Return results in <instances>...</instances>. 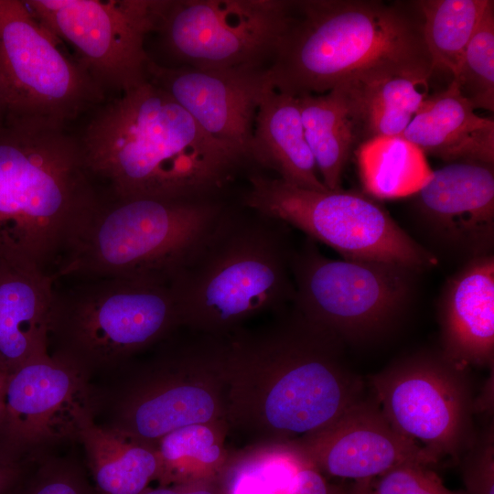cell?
<instances>
[{
	"label": "cell",
	"mask_w": 494,
	"mask_h": 494,
	"mask_svg": "<svg viewBox=\"0 0 494 494\" xmlns=\"http://www.w3.org/2000/svg\"><path fill=\"white\" fill-rule=\"evenodd\" d=\"M227 338V423L252 445L299 442L365 399L343 342L294 306Z\"/></svg>",
	"instance_id": "6da1fadb"
},
{
	"label": "cell",
	"mask_w": 494,
	"mask_h": 494,
	"mask_svg": "<svg viewBox=\"0 0 494 494\" xmlns=\"http://www.w3.org/2000/svg\"><path fill=\"white\" fill-rule=\"evenodd\" d=\"M78 138L111 199L220 197L244 161L149 80L100 105Z\"/></svg>",
	"instance_id": "7a4b0ae2"
},
{
	"label": "cell",
	"mask_w": 494,
	"mask_h": 494,
	"mask_svg": "<svg viewBox=\"0 0 494 494\" xmlns=\"http://www.w3.org/2000/svg\"><path fill=\"white\" fill-rule=\"evenodd\" d=\"M434 70L416 1L300 0L267 73L274 89L297 97L375 72Z\"/></svg>",
	"instance_id": "3957f363"
},
{
	"label": "cell",
	"mask_w": 494,
	"mask_h": 494,
	"mask_svg": "<svg viewBox=\"0 0 494 494\" xmlns=\"http://www.w3.org/2000/svg\"><path fill=\"white\" fill-rule=\"evenodd\" d=\"M291 227L228 205L170 281L182 328L227 338L251 319L292 305Z\"/></svg>",
	"instance_id": "277c9868"
},
{
	"label": "cell",
	"mask_w": 494,
	"mask_h": 494,
	"mask_svg": "<svg viewBox=\"0 0 494 494\" xmlns=\"http://www.w3.org/2000/svg\"><path fill=\"white\" fill-rule=\"evenodd\" d=\"M101 199L78 136L0 127V258L55 278Z\"/></svg>",
	"instance_id": "5b68a950"
},
{
	"label": "cell",
	"mask_w": 494,
	"mask_h": 494,
	"mask_svg": "<svg viewBox=\"0 0 494 494\" xmlns=\"http://www.w3.org/2000/svg\"><path fill=\"white\" fill-rule=\"evenodd\" d=\"M183 328L91 381L97 424L155 447L181 427L227 423L228 338Z\"/></svg>",
	"instance_id": "8992f818"
},
{
	"label": "cell",
	"mask_w": 494,
	"mask_h": 494,
	"mask_svg": "<svg viewBox=\"0 0 494 494\" xmlns=\"http://www.w3.org/2000/svg\"><path fill=\"white\" fill-rule=\"evenodd\" d=\"M228 204L102 198L55 277L125 278L169 285Z\"/></svg>",
	"instance_id": "52a82bcc"
},
{
	"label": "cell",
	"mask_w": 494,
	"mask_h": 494,
	"mask_svg": "<svg viewBox=\"0 0 494 494\" xmlns=\"http://www.w3.org/2000/svg\"><path fill=\"white\" fill-rule=\"evenodd\" d=\"M182 328L169 285L125 278H81L54 287L48 352L91 381Z\"/></svg>",
	"instance_id": "ba28073f"
},
{
	"label": "cell",
	"mask_w": 494,
	"mask_h": 494,
	"mask_svg": "<svg viewBox=\"0 0 494 494\" xmlns=\"http://www.w3.org/2000/svg\"><path fill=\"white\" fill-rule=\"evenodd\" d=\"M3 126L69 131L106 98L74 57L32 14L25 1L0 0Z\"/></svg>",
	"instance_id": "9c48e42d"
},
{
	"label": "cell",
	"mask_w": 494,
	"mask_h": 494,
	"mask_svg": "<svg viewBox=\"0 0 494 494\" xmlns=\"http://www.w3.org/2000/svg\"><path fill=\"white\" fill-rule=\"evenodd\" d=\"M248 183L241 204L301 231L344 259L398 263L417 272L438 263L366 193L306 189L259 172L250 173Z\"/></svg>",
	"instance_id": "30bf717a"
},
{
	"label": "cell",
	"mask_w": 494,
	"mask_h": 494,
	"mask_svg": "<svg viewBox=\"0 0 494 494\" xmlns=\"http://www.w3.org/2000/svg\"><path fill=\"white\" fill-rule=\"evenodd\" d=\"M291 272L292 305L342 342L388 331L409 306L418 273L392 263L331 259L308 238L295 247Z\"/></svg>",
	"instance_id": "8fae6325"
},
{
	"label": "cell",
	"mask_w": 494,
	"mask_h": 494,
	"mask_svg": "<svg viewBox=\"0 0 494 494\" xmlns=\"http://www.w3.org/2000/svg\"><path fill=\"white\" fill-rule=\"evenodd\" d=\"M293 18L294 1L165 0L155 32L183 66L263 68Z\"/></svg>",
	"instance_id": "7c38bea8"
},
{
	"label": "cell",
	"mask_w": 494,
	"mask_h": 494,
	"mask_svg": "<svg viewBox=\"0 0 494 494\" xmlns=\"http://www.w3.org/2000/svg\"><path fill=\"white\" fill-rule=\"evenodd\" d=\"M467 370L441 352L396 361L370 380L381 413L392 428L438 462L456 460L476 441L475 401Z\"/></svg>",
	"instance_id": "4fadbf2b"
},
{
	"label": "cell",
	"mask_w": 494,
	"mask_h": 494,
	"mask_svg": "<svg viewBox=\"0 0 494 494\" xmlns=\"http://www.w3.org/2000/svg\"><path fill=\"white\" fill-rule=\"evenodd\" d=\"M165 0H27L35 17L73 56L105 93L118 96L148 80L145 48Z\"/></svg>",
	"instance_id": "5bb4252c"
},
{
	"label": "cell",
	"mask_w": 494,
	"mask_h": 494,
	"mask_svg": "<svg viewBox=\"0 0 494 494\" xmlns=\"http://www.w3.org/2000/svg\"><path fill=\"white\" fill-rule=\"evenodd\" d=\"M90 403L91 380L70 362L49 353L26 362L8 375L0 448L34 461L77 442Z\"/></svg>",
	"instance_id": "9a60e30c"
},
{
	"label": "cell",
	"mask_w": 494,
	"mask_h": 494,
	"mask_svg": "<svg viewBox=\"0 0 494 494\" xmlns=\"http://www.w3.org/2000/svg\"><path fill=\"white\" fill-rule=\"evenodd\" d=\"M147 75L209 136L251 160L256 113L272 87L267 69L172 68L150 59Z\"/></svg>",
	"instance_id": "2e32d148"
},
{
	"label": "cell",
	"mask_w": 494,
	"mask_h": 494,
	"mask_svg": "<svg viewBox=\"0 0 494 494\" xmlns=\"http://www.w3.org/2000/svg\"><path fill=\"white\" fill-rule=\"evenodd\" d=\"M414 196L419 224L435 247L466 262L492 254L493 165L447 163Z\"/></svg>",
	"instance_id": "e0dca14e"
},
{
	"label": "cell",
	"mask_w": 494,
	"mask_h": 494,
	"mask_svg": "<svg viewBox=\"0 0 494 494\" xmlns=\"http://www.w3.org/2000/svg\"><path fill=\"white\" fill-rule=\"evenodd\" d=\"M295 444L321 473L355 481L373 479L405 463L437 462L392 428L374 398H365L329 426Z\"/></svg>",
	"instance_id": "ac0fdd59"
},
{
	"label": "cell",
	"mask_w": 494,
	"mask_h": 494,
	"mask_svg": "<svg viewBox=\"0 0 494 494\" xmlns=\"http://www.w3.org/2000/svg\"><path fill=\"white\" fill-rule=\"evenodd\" d=\"M442 355L460 369L494 362V255L464 263L439 303Z\"/></svg>",
	"instance_id": "d6986e66"
},
{
	"label": "cell",
	"mask_w": 494,
	"mask_h": 494,
	"mask_svg": "<svg viewBox=\"0 0 494 494\" xmlns=\"http://www.w3.org/2000/svg\"><path fill=\"white\" fill-rule=\"evenodd\" d=\"M56 279L38 267L0 258V369L11 373L48 354Z\"/></svg>",
	"instance_id": "ffe728a7"
},
{
	"label": "cell",
	"mask_w": 494,
	"mask_h": 494,
	"mask_svg": "<svg viewBox=\"0 0 494 494\" xmlns=\"http://www.w3.org/2000/svg\"><path fill=\"white\" fill-rule=\"evenodd\" d=\"M452 80L447 88L428 95L402 136L424 155L446 163H494V122L481 117Z\"/></svg>",
	"instance_id": "44dd1931"
},
{
	"label": "cell",
	"mask_w": 494,
	"mask_h": 494,
	"mask_svg": "<svg viewBox=\"0 0 494 494\" xmlns=\"http://www.w3.org/2000/svg\"><path fill=\"white\" fill-rule=\"evenodd\" d=\"M251 160L275 171L277 177L290 185L328 190L306 139L297 98L273 87L256 113Z\"/></svg>",
	"instance_id": "7402d4cb"
},
{
	"label": "cell",
	"mask_w": 494,
	"mask_h": 494,
	"mask_svg": "<svg viewBox=\"0 0 494 494\" xmlns=\"http://www.w3.org/2000/svg\"><path fill=\"white\" fill-rule=\"evenodd\" d=\"M429 77L406 72H375L343 82L359 145L379 136L403 134L428 96Z\"/></svg>",
	"instance_id": "603a6c76"
},
{
	"label": "cell",
	"mask_w": 494,
	"mask_h": 494,
	"mask_svg": "<svg viewBox=\"0 0 494 494\" xmlns=\"http://www.w3.org/2000/svg\"><path fill=\"white\" fill-rule=\"evenodd\" d=\"M97 494H141L157 480L156 447L97 424L87 415L78 431Z\"/></svg>",
	"instance_id": "cb8c5ba5"
},
{
	"label": "cell",
	"mask_w": 494,
	"mask_h": 494,
	"mask_svg": "<svg viewBox=\"0 0 494 494\" xmlns=\"http://www.w3.org/2000/svg\"><path fill=\"white\" fill-rule=\"evenodd\" d=\"M296 98L320 178L328 189H339L349 157L359 146L344 96L335 87L323 94Z\"/></svg>",
	"instance_id": "d4e9b609"
},
{
	"label": "cell",
	"mask_w": 494,
	"mask_h": 494,
	"mask_svg": "<svg viewBox=\"0 0 494 494\" xmlns=\"http://www.w3.org/2000/svg\"><path fill=\"white\" fill-rule=\"evenodd\" d=\"M227 423L198 424L159 440V486L218 482L231 455L225 446Z\"/></svg>",
	"instance_id": "484cf974"
},
{
	"label": "cell",
	"mask_w": 494,
	"mask_h": 494,
	"mask_svg": "<svg viewBox=\"0 0 494 494\" xmlns=\"http://www.w3.org/2000/svg\"><path fill=\"white\" fill-rule=\"evenodd\" d=\"M354 154L364 191L371 198L414 195L432 177L424 153L402 135L371 138Z\"/></svg>",
	"instance_id": "4316f807"
},
{
	"label": "cell",
	"mask_w": 494,
	"mask_h": 494,
	"mask_svg": "<svg viewBox=\"0 0 494 494\" xmlns=\"http://www.w3.org/2000/svg\"><path fill=\"white\" fill-rule=\"evenodd\" d=\"M250 446L231 455L218 479L220 494H285L312 463L295 443Z\"/></svg>",
	"instance_id": "83f0119b"
},
{
	"label": "cell",
	"mask_w": 494,
	"mask_h": 494,
	"mask_svg": "<svg viewBox=\"0 0 494 494\" xmlns=\"http://www.w3.org/2000/svg\"><path fill=\"white\" fill-rule=\"evenodd\" d=\"M489 0H420L423 35L434 70L454 76Z\"/></svg>",
	"instance_id": "f1b7e54d"
},
{
	"label": "cell",
	"mask_w": 494,
	"mask_h": 494,
	"mask_svg": "<svg viewBox=\"0 0 494 494\" xmlns=\"http://www.w3.org/2000/svg\"><path fill=\"white\" fill-rule=\"evenodd\" d=\"M475 109L494 111V2L489 1L453 79Z\"/></svg>",
	"instance_id": "f546056e"
},
{
	"label": "cell",
	"mask_w": 494,
	"mask_h": 494,
	"mask_svg": "<svg viewBox=\"0 0 494 494\" xmlns=\"http://www.w3.org/2000/svg\"><path fill=\"white\" fill-rule=\"evenodd\" d=\"M10 494H97L82 464L70 456L34 460Z\"/></svg>",
	"instance_id": "4dcf8cb0"
},
{
	"label": "cell",
	"mask_w": 494,
	"mask_h": 494,
	"mask_svg": "<svg viewBox=\"0 0 494 494\" xmlns=\"http://www.w3.org/2000/svg\"><path fill=\"white\" fill-rule=\"evenodd\" d=\"M371 483L375 494H467L449 489L433 470L418 463L399 465Z\"/></svg>",
	"instance_id": "1f68e13d"
},
{
	"label": "cell",
	"mask_w": 494,
	"mask_h": 494,
	"mask_svg": "<svg viewBox=\"0 0 494 494\" xmlns=\"http://www.w3.org/2000/svg\"><path fill=\"white\" fill-rule=\"evenodd\" d=\"M462 477L467 494H494L493 428L476 438L463 455Z\"/></svg>",
	"instance_id": "d6a6232c"
},
{
	"label": "cell",
	"mask_w": 494,
	"mask_h": 494,
	"mask_svg": "<svg viewBox=\"0 0 494 494\" xmlns=\"http://www.w3.org/2000/svg\"><path fill=\"white\" fill-rule=\"evenodd\" d=\"M285 494H346V491L329 484L313 463H309L297 473Z\"/></svg>",
	"instance_id": "836d02e7"
},
{
	"label": "cell",
	"mask_w": 494,
	"mask_h": 494,
	"mask_svg": "<svg viewBox=\"0 0 494 494\" xmlns=\"http://www.w3.org/2000/svg\"><path fill=\"white\" fill-rule=\"evenodd\" d=\"M33 461H22L0 448V494H10Z\"/></svg>",
	"instance_id": "e575fe53"
},
{
	"label": "cell",
	"mask_w": 494,
	"mask_h": 494,
	"mask_svg": "<svg viewBox=\"0 0 494 494\" xmlns=\"http://www.w3.org/2000/svg\"><path fill=\"white\" fill-rule=\"evenodd\" d=\"M141 494H220L218 482L146 488Z\"/></svg>",
	"instance_id": "d590c367"
},
{
	"label": "cell",
	"mask_w": 494,
	"mask_h": 494,
	"mask_svg": "<svg viewBox=\"0 0 494 494\" xmlns=\"http://www.w3.org/2000/svg\"><path fill=\"white\" fill-rule=\"evenodd\" d=\"M371 481L372 479L357 480L346 494H375Z\"/></svg>",
	"instance_id": "8d00e7d4"
},
{
	"label": "cell",
	"mask_w": 494,
	"mask_h": 494,
	"mask_svg": "<svg viewBox=\"0 0 494 494\" xmlns=\"http://www.w3.org/2000/svg\"><path fill=\"white\" fill-rule=\"evenodd\" d=\"M8 375L9 373L0 369V425L2 424L5 412V399Z\"/></svg>",
	"instance_id": "74e56055"
},
{
	"label": "cell",
	"mask_w": 494,
	"mask_h": 494,
	"mask_svg": "<svg viewBox=\"0 0 494 494\" xmlns=\"http://www.w3.org/2000/svg\"><path fill=\"white\" fill-rule=\"evenodd\" d=\"M4 107H5V92H4V85L2 81V77L0 73V126L3 124L4 119Z\"/></svg>",
	"instance_id": "f35d334b"
}]
</instances>
